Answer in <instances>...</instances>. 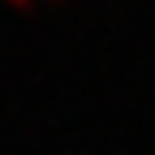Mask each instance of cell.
<instances>
[{"label": "cell", "mask_w": 155, "mask_h": 155, "mask_svg": "<svg viewBox=\"0 0 155 155\" xmlns=\"http://www.w3.org/2000/svg\"><path fill=\"white\" fill-rule=\"evenodd\" d=\"M9 5H13V9H30V0H9Z\"/></svg>", "instance_id": "cell-1"}]
</instances>
